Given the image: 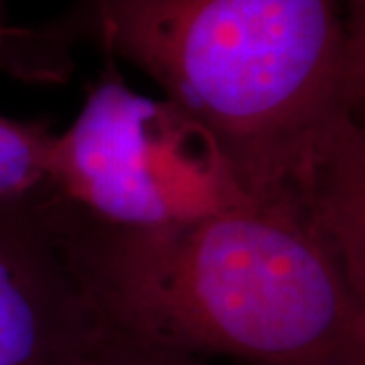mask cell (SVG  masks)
<instances>
[{
  "instance_id": "6da1fadb",
  "label": "cell",
  "mask_w": 365,
  "mask_h": 365,
  "mask_svg": "<svg viewBox=\"0 0 365 365\" xmlns=\"http://www.w3.org/2000/svg\"><path fill=\"white\" fill-rule=\"evenodd\" d=\"M81 14L217 138L254 205L365 268V0H86Z\"/></svg>"
},
{
  "instance_id": "7a4b0ae2",
  "label": "cell",
  "mask_w": 365,
  "mask_h": 365,
  "mask_svg": "<svg viewBox=\"0 0 365 365\" xmlns=\"http://www.w3.org/2000/svg\"><path fill=\"white\" fill-rule=\"evenodd\" d=\"M59 230L98 321L126 339L235 365H365V270L287 213L120 230L61 201Z\"/></svg>"
},
{
  "instance_id": "3957f363",
  "label": "cell",
  "mask_w": 365,
  "mask_h": 365,
  "mask_svg": "<svg viewBox=\"0 0 365 365\" xmlns=\"http://www.w3.org/2000/svg\"><path fill=\"white\" fill-rule=\"evenodd\" d=\"M55 195L91 222L157 230L252 203L217 138L169 98L108 63L76 120L55 134Z\"/></svg>"
},
{
  "instance_id": "277c9868",
  "label": "cell",
  "mask_w": 365,
  "mask_h": 365,
  "mask_svg": "<svg viewBox=\"0 0 365 365\" xmlns=\"http://www.w3.org/2000/svg\"><path fill=\"white\" fill-rule=\"evenodd\" d=\"M102 327L59 230V197L0 209V365H73Z\"/></svg>"
},
{
  "instance_id": "5b68a950",
  "label": "cell",
  "mask_w": 365,
  "mask_h": 365,
  "mask_svg": "<svg viewBox=\"0 0 365 365\" xmlns=\"http://www.w3.org/2000/svg\"><path fill=\"white\" fill-rule=\"evenodd\" d=\"M53 140L55 132L45 122L0 116V209L57 197L49 169Z\"/></svg>"
},
{
  "instance_id": "8992f818",
  "label": "cell",
  "mask_w": 365,
  "mask_h": 365,
  "mask_svg": "<svg viewBox=\"0 0 365 365\" xmlns=\"http://www.w3.org/2000/svg\"><path fill=\"white\" fill-rule=\"evenodd\" d=\"M73 365H235L223 361H209L185 353L167 351L136 341L126 339L104 325L79 353Z\"/></svg>"
}]
</instances>
